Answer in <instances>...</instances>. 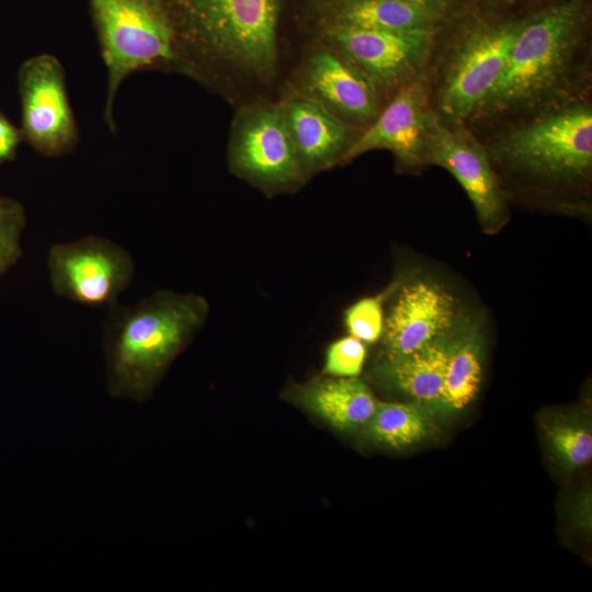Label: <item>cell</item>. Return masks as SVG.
<instances>
[{
    "instance_id": "cell-4",
    "label": "cell",
    "mask_w": 592,
    "mask_h": 592,
    "mask_svg": "<svg viewBox=\"0 0 592 592\" xmlns=\"http://www.w3.org/2000/svg\"><path fill=\"white\" fill-rule=\"evenodd\" d=\"M107 70L103 119L117 132L113 107L123 81L140 70H180L177 38L161 0H89Z\"/></svg>"
},
{
    "instance_id": "cell-9",
    "label": "cell",
    "mask_w": 592,
    "mask_h": 592,
    "mask_svg": "<svg viewBox=\"0 0 592 592\" xmlns=\"http://www.w3.org/2000/svg\"><path fill=\"white\" fill-rule=\"evenodd\" d=\"M228 158L236 173L266 189L286 187L305 173L278 103H255L239 112Z\"/></svg>"
},
{
    "instance_id": "cell-22",
    "label": "cell",
    "mask_w": 592,
    "mask_h": 592,
    "mask_svg": "<svg viewBox=\"0 0 592 592\" xmlns=\"http://www.w3.org/2000/svg\"><path fill=\"white\" fill-rule=\"evenodd\" d=\"M26 224L23 204L0 195V281L23 257L22 236Z\"/></svg>"
},
{
    "instance_id": "cell-8",
    "label": "cell",
    "mask_w": 592,
    "mask_h": 592,
    "mask_svg": "<svg viewBox=\"0 0 592 592\" xmlns=\"http://www.w3.org/2000/svg\"><path fill=\"white\" fill-rule=\"evenodd\" d=\"M18 86L23 140L45 157L72 151L79 130L59 59L50 54L26 59L19 68Z\"/></svg>"
},
{
    "instance_id": "cell-26",
    "label": "cell",
    "mask_w": 592,
    "mask_h": 592,
    "mask_svg": "<svg viewBox=\"0 0 592 592\" xmlns=\"http://www.w3.org/2000/svg\"><path fill=\"white\" fill-rule=\"evenodd\" d=\"M407 1L439 13L440 10L446 7L452 0H407Z\"/></svg>"
},
{
    "instance_id": "cell-7",
    "label": "cell",
    "mask_w": 592,
    "mask_h": 592,
    "mask_svg": "<svg viewBox=\"0 0 592 592\" xmlns=\"http://www.w3.org/2000/svg\"><path fill=\"white\" fill-rule=\"evenodd\" d=\"M46 264L56 295L92 308L116 304L135 275L132 254L113 240L95 235L53 244Z\"/></svg>"
},
{
    "instance_id": "cell-18",
    "label": "cell",
    "mask_w": 592,
    "mask_h": 592,
    "mask_svg": "<svg viewBox=\"0 0 592 592\" xmlns=\"http://www.w3.org/2000/svg\"><path fill=\"white\" fill-rule=\"evenodd\" d=\"M483 339L480 329L465 317L454 332L447 358L442 410L456 413L477 397L482 378Z\"/></svg>"
},
{
    "instance_id": "cell-16",
    "label": "cell",
    "mask_w": 592,
    "mask_h": 592,
    "mask_svg": "<svg viewBox=\"0 0 592 592\" xmlns=\"http://www.w3.org/2000/svg\"><path fill=\"white\" fill-rule=\"evenodd\" d=\"M455 330L409 354L385 358L380 367L383 377L391 386L432 413L442 410L444 378Z\"/></svg>"
},
{
    "instance_id": "cell-24",
    "label": "cell",
    "mask_w": 592,
    "mask_h": 592,
    "mask_svg": "<svg viewBox=\"0 0 592 592\" xmlns=\"http://www.w3.org/2000/svg\"><path fill=\"white\" fill-rule=\"evenodd\" d=\"M366 357L364 342L349 335L333 342L326 354L325 373L335 377H357Z\"/></svg>"
},
{
    "instance_id": "cell-19",
    "label": "cell",
    "mask_w": 592,
    "mask_h": 592,
    "mask_svg": "<svg viewBox=\"0 0 592 592\" xmlns=\"http://www.w3.org/2000/svg\"><path fill=\"white\" fill-rule=\"evenodd\" d=\"M439 13L407 0H348L332 24L397 33H433Z\"/></svg>"
},
{
    "instance_id": "cell-3",
    "label": "cell",
    "mask_w": 592,
    "mask_h": 592,
    "mask_svg": "<svg viewBox=\"0 0 592 592\" xmlns=\"http://www.w3.org/2000/svg\"><path fill=\"white\" fill-rule=\"evenodd\" d=\"M207 310L202 297L168 291L133 305L110 306L102 335L109 395L147 400L168 365L202 327Z\"/></svg>"
},
{
    "instance_id": "cell-20",
    "label": "cell",
    "mask_w": 592,
    "mask_h": 592,
    "mask_svg": "<svg viewBox=\"0 0 592 592\" xmlns=\"http://www.w3.org/2000/svg\"><path fill=\"white\" fill-rule=\"evenodd\" d=\"M365 426L372 441L394 449L414 446L435 430L433 413L418 402H377Z\"/></svg>"
},
{
    "instance_id": "cell-14",
    "label": "cell",
    "mask_w": 592,
    "mask_h": 592,
    "mask_svg": "<svg viewBox=\"0 0 592 592\" xmlns=\"http://www.w3.org/2000/svg\"><path fill=\"white\" fill-rule=\"evenodd\" d=\"M297 89L352 126L368 125L380 112L374 84L328 46L307 58Z\"/></svg>"
},
{
    "instance_id": "cell-13",
    "label": "cell",
    "mask_w": 592,
    "mask_h": 592,
    "mask_svg": "<svg viewBox=\"0 0 592 592\" xmlns=\"http://www.w3.org/2000/svg\"><path fill=\"white\" fill-rule=\"evenodd\" d=\"M465 316L441 284L414 278L398 292L384 326L385 358L409 354L454 331Z\"/></svg>"
},
{
    "instance_id": "cell-1",
    "label": "cell",
    "mask_w": 592,
    "mask_h": 592,
    "mask_svg": "<svg viewBox=\"0 0 592 592\" xmlns=\"http://www.w3.org/2000/svg\"><path fill=\"white\" fill-rule=\"evenodd\" d=\"M180 72L210 86L270 82L278 61L280 0H161Z\"/></svg>"
},
{
    "instance_id": "cell-12",
    "label": "cell",
    "mask_w": 592,
    "mask_h": 592,
    "mask_svg": "<svg viewBox=\"0 0 592 592\" xmlns=\"http://www.w3.org/2000/svg\"><path fill=\"white\" fill-rule=\"evenodd\" d=\"M435 112L430 104V86L423 73L396 90L391 101L358 133L341 162L367 151L386 149L405 169L428 164V137Z\"/></svg>"
},
{
    "instance_id": "cell-15",
    "label": "cell",
    "mask_w": 592,
    "mask_h": 592,
    "mask_svg": "<svg viewBox=\"0 0 592 592\" xmlns=\"http://www.w3.org/2000/svg\"><path fill=\"white\" fill-rule=\"evenodd\" d=\"M278 105L305 172L341 162L358 135L298 89L287 92Z\"/></svg>"
},
{
    "instance_id": "cell-25",
    "label": "cell",
    "mask_w": 592,
    "mask_h": 592,
    "mask_svg": "<svg viewBox=\"0 0 592 592\" xmlns=\"http://www.w3.org/2000/svg\"><path fill=\"white\" fill-rule=\"evenodd\" d=\"M22 140L20 128L0 111V166L15 159Z\"/></svg>"
},
{
    "instance_id": "cell-6",
    "label": "cell",
    "mask_w": 592,
    "mask_h": 592,
    "mask_svg": "<svg viewBox=\"0 0 592 592\" xmlns=\"http://www.w3.org/2000/svg\"><path fill=\"white\" fill-rule=\"evenodd\" d=\"M522 21L480 23L451 47L437 84L435 109L446 123L466 124L496 86Z\"/></svg>"
},
{
    "instance_id": "cell-11",
    "label": "cell",
    "mask_w": 592,
    "mask_h": 592,
    "mask_svg": "<svg viewBox=\"0 0 592 592\" xmlns=\"http://www.w3.org/2000/svg\"><path fill=\"white\" fill-rule=\"evenodd\" d=\"M428 164L447 170L462 185L486 232H497L508 220V196L487 148L463 123L433 116L428 137Z\"/></svg>"
},
{
    "instance_id": "cell-21",
    "label": "cell",
    "mask_w": 592,
    "mask_h": 592,
    "mask_svg": "<svg viewBox=\"0 0 592 592\" xmlns=\"http://www.w3.org/2000/svg\"><path fill=\"white\" fill-rule=\"evenodd\" d=\"M553 459L565 471H573L592 458V429L588 415L554 412L540 420Z\"/></svg>"
},
{
    "instance_id": "cell-5",
    "label": "cell",
    "mask_w": 592,
    "mask_h": 592,
    "mask_svg": "<svg viewBox=\"0 0 592 592\" xmlns=\"http://www.w3.org/2000/svg\"><path fill=\"white\" fill-rule=\"evenodd\" d=\"M491 160L542 180L570 183L592 168V107L571 101L521 121L487 148Z\"/></svg>"
},
{
    "instance_id": "cell-2",
    "label": "cell",
    "mask_w": 592,
    "mask_h": 592,
    "mask_svg": "<svg viewBox=\"0 0 592 592\" xmlns=\"http://www.w3.org/2000/svg\"><path fill=\"white\" fill-rule=\"evenodd\" d=\"M587 49L578 0L522 20L503 71L470 119L528 118L573 101Z\"/></svg>"
},
{
    "instance_id": "cell-23",
    "label": "cell",
    "mask_w": 592,
    "mask_h": 592,
    "mask_svg": "<svg viewBox=\"0 0 592 592\" xmlns=\"http://www.w3.org/2000/svg\"><path fill=\"white\" fill-rule=\"evenodd\" d=\"M385 294L365 297L348 308L344 322L350 335L362 342H376L384 332L385 316L383 300Z\"/></svg>"
},
{
    "instance_id": "cell-10",
    "label": "cell",
    "mask_w": 592,
    "mask_h": 592,
    "mask_svg": "<svg viewBox=\"0 0 592 592\" xmlns=\"http://www.w3.org/2000/svg\"><path fill=\"white\" fill-rule=\"evenodd\" d=\"M326 46L380 91L397 90L419 75L433 49V33H397L329 23Z\"/></svg>"
},
{
    "instance_id": "cell-17",
    "label": "cell",
    "mask_w": 592,
    "mask_h": 592,
    "mask_svg": "<svg viewBox=\"0 0 592 592\" xmlns=\"http://www.w3.org/2000/svg\"><path fill=\"white\" fill-rule=\"evenodd\" d=\"M297 400L340 431L365 426L378 402L367 385L356 377L311 383L297 391Z\"/></svg>"
}]
</instances>
